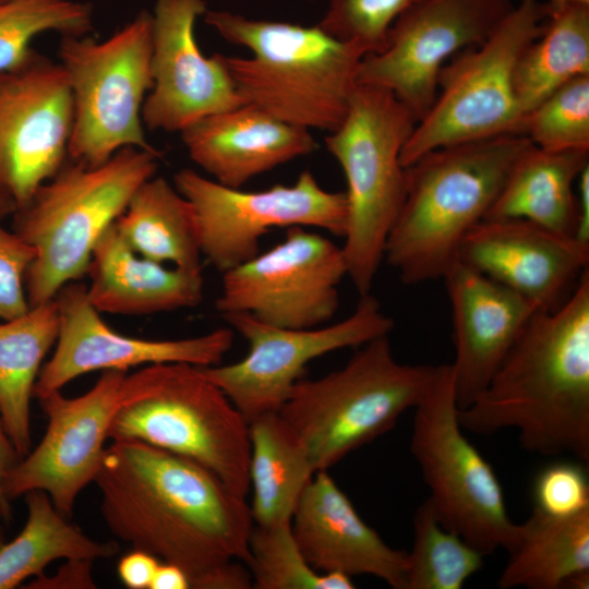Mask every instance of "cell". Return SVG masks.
I'll list each match as a JSON object with an SVG mask.
<instances>
[{
  "label": "cell",
  "mask_w": 589,
  "mask_h": 589,
  "mask_svg": "<svg viewBox=\"0 0 589 589\" xmlns=\"http://www.w3.org/2000/svg\"><path fill=\"white\" fill-rule=\"evenodd\" d=\"M27 519L21 532L0 546V589H14L38 577L51 562L106 560L119 552L116 542H98L68 522L43 490L25 494Z\"/></svg>",
  "instance_id": "cell-30"
},
{
  "label": "cell",
  "mask_w": 589,
  "mask_h": 589,
  "mask_svg": "<svg viewBox=\"0 0 589 589\" xmlns=\"http://www.w3.org/2000/svg\"><path fill=\"white\" fill-rule=\"evenodd\" d=\"M578 224L575 239L589 245V165L577 179Z\"/></svg>",
  "instance_id": "cell-41"
},
{
  "label": "cell",
  "mask_w": 589,
  "mask_h": 589,
  "mask_svg": "<svg viewBox=\"0 0 589 589\" xmlns=\"http://www.w3.org/2000/svg\"><path fill=\"white\" fill-rule=\"evenodd\" d=\"M256 589H352L351 577L341 573H320L303 556L290 522L253 525L245 564Z\"/></svg>",
  "instance_id": "cell-34"
},
{
  "label": "cell",
  "mask_w": 589,
  "mask_h": 589,
  "mask_svg": "<svg viewBox=\"0 0 589 589\" xmlns=\"http://www.w3.org/2000/svg\"><path fill=\"white\" fill-rule=\"evenodd\" d=\"M94 28L89 2L77 0H7L0 2V72L26 62L40 34L85 36Z\"/></svg>",
  "instance_id": "cell-33"
},
{
  "label": "cell",
  "mask_w": 589,
  "mask_h": 589,
  "mask_svg": "<svg viewBox=\"0 0 589 589\" xmlns=\"http://www.w3.org/2000/svg\"><path fill=\"white\" fill-rule=\"evenodd\" d=\"M205 0H156L151 13L153 86L142 108L144 127L181 132L197 120L244 104L223 55L205 56L195 23Z\"/></svg>",
  "instance_id": "cell-19"
},
{
  "label": "cell",
  "mask_w": 589,
  "mask_h": 589,
  "mask_svg": "<svg viewBox=\"0 0 589 589\" xmlns=\"http://www.w3.org/2000/svg\"><path fill=\"white\" fill-rule=\"evenodd\" d=\"M249 441L254 525L290 522L304 488L316 472L304 445L279 412L251 420Z\"/></svg>",
  "instance_id": "cell-27"
},
{
  "label": "cell",
  "mask_w": 589,
  "mask_h": 589,
  "mask_svg": "<svg viewBox=\"0 0 589 589\" xmlns=\"http://www.w3.org/2000/svg\"><path fill=\"white\" fill-rule=\"evenodd\" d=\"M458 410L452 365L441 364L414 407L410 449L440 522L486 556L509 548L517 524L492 466L465 436Z\"/></svg>",
  "instance_id": "cell-11"
},
{
  "label": "cell",
  "mask_w": 589,
  "mask_h": 589,
  "mask_svg": "<svg viewBox=\"0 0 589 589\" xmlns=\"http://www.w3.org/2000/svg\"><path fill=\"white\" fill-rule=\"evenodd\" d=\"M151 12L141 11L110 37L63 36L59 46L72 93L69 157L98 166L125 147L156 149L146 139L144 100L153 86Z\"/></svg>",
  "instance_id": "cell-10"
},
{
  "label": "cell",
  "mask_w": 589,
  "mask_h": 589,
  "mask_svg": "<svg viewBox=\"0 0 589 589\" xmlns=\"http://www.w3.org/2000/svg\"><path fill=\"white\" fill-rule=\"evenodd\" d=\"M581 75H589V4L570 3L549 12L518 60L514 84L524 115Z\"/></svg>",
  "instance_id": "cell-31"
},
{
  "label": "cell",
  "mask_w": 589,
  "mask_h": 589,
  "mask_svg": "<svg viewBox=\"0 0 589 589\" xmlns=\"http://www.w3.org/2000/svg\"><path fill=\"white\" fill-rule=\"evenodd\" d=\"M585 465L558 461L540 470L532 485L534 507L557 517L589 509V478Z\"/></svg>",
  "instance_id": "cell-37"
},
{
  "label": "cell",
  "mask_w": 589,
  "mask_h": 589,
  "mask_svg": "<svg viewBox=\"0 0 589 589\" xmlns=\"http://www.w3.org/2000/svg\"><path fill=\"white\" fill-rule=\"evenodd\" d=\"M137 254L187 271H202L199 231L190 202L163 177L142 183L115 223Z\"/></svg>",
  "instance_id": "cell-29"
},
{
  "label": "cell",
  "mask_w": 589,
  "mask_h": 589,
  "mask_svg": "<svg viewBox=\"0 0 589 589\" xmlns=\"http://www.w3.org/2000/svg\"><path fill=\"white\" fill-rule=\"evenodd\" d=\"M293 537L313 569L370 575L405 589L407 552L390 548L358 514L327 470L304 488L291 517Z\"/></svg>",
  "instance_id": "cell-22"
},
{
  "label": "cell",
  "mask_w": 589,
  "mask_h": 589,
  "mask_svg": "<svg viewBox=\"0 0 589 589\" xmlns=\"http://www.w3.org/2000/svg\"><path fill=\"white\" fill-rule=\"evenodd\" d=\"M508 561L497 586L502 589H558L589 572V509L557 517L533 506L517 524Z\"/></svg>",
  "instance_id": "cell-26"
},
{
  "label": "cell",
  "mask_w": 589,
  "mask_h": 589,
  "mask_svg": "<svg viewBox=\"0 0 589 589\" xmlns=\"http://www.w3.org/2000/svg\"><path fill=\"white\" fill-rule=\"evenodd\" d=\"M524 134L433 149L406 168L407 191L388 235L384 260L406 285L443 279L460 244L483 220L520 154Z\"/></svg>",
  "instance_id": "cell-4"
},
{
  "label": "cell",
  "mask_w": 589,
  "mask_h": 589,
  "mask_svg": "<svg viewBox=\"0 0 589 589\" xmlns=\"http://www.w3.org/2000/svg\"><path fill=\"white\" fill-rule=\"evenodd\" d=\"M452 306L458 408L486 387L531 316L534 303L458 261L444 276Z\"/></svg>",
  "instance_id": "cell-21"
},
{
  "label": "cell",
  "mask_w": 589,
  "mask_h": 589,
  "mask_svg": "<svg viewBox=\"0 0 589 589\" xmlns=\"http://www.w3.org/2000/svg\"><path fill=\"white\" fill-rule=\"evenodd\" d=\"M223 274L215 308L221 315L247 313L284 328H313L339 306L338 286L347 275L341 247L304 227Z\"/></svg>",
  "instance_id": "cell-14"
},
{
  "label": "cell",
  "mask_w": 589,
  "mask_h": 589,
  "mask_svg": "<svg viewBox=\"0 0 589 589\" xmlns=\"http://www.w3.org/2000/svg\"><path fill=\"white\" fill-rule=\"evenodd\" d=\"M588 165L587 151L554 152L529 145L510 168L485 218L524 219L575 238L578 207L574 188Z\"/></svg>",
  "instance_id": "cell-25"
},
{
  "label": "cell",
  "mask_w": 589,
  "mask_h": 589,
  "mask_svg": "<svg viewBox=\"0 0 589 589\" xmlns=\"http://www.w3.org/2000/svg\"><path fill=\"white\" fill-rule=\"evenodd\" d=\"M108 438L136 440L185 457L241 497L250 491L249 423L201 366L156 363L125 374Z\"/></svg>",
  "instance_id": "cell-6"
},
{
  "label": "cell",
  "mask_w": 589,
  "mask_h": 589,
  "mask_svg": "<svg viewBox=\"0 0 589 589\" xmlns=\"http://www.w3.org/2000/svg\"><path fill=\"white\" fill-rule=\"evenodd\" d=\"M189 157L213 180L241 188L316 149L311 131L250 104L204 117L180 132Z\"/></svg>",
  "instance_id": "cell-23"
},
{
  "label": "cell",
  "mask_w": 589,
  "mask_h": 589,
  "mask_svg": "<svg viewBox=\"0 0 589 589\" xmlns=\"http://www.w3.org/2000/svg\"><path fill=\"white\" fill-rule=\"evenodd\" d=\"M416 118L389 91L358 84L340 124L325 137L347 183V225L341 247L347 276L370 293L388 235L402 207L406 168L401 152Z\"/></svg>",
  "instance_id": "cell-8"
},
{
  "label": "cell",
  "mask_w": 589,
  "mask_h": 589,
  "mask_svg": "<svg viewBox=\"0 0 589 589\" xmlns=\"http://www.w3.org/2000/svg\"><path fill=\"white\" fill-rule=\"evenodd\" d=\"M420 0H330L316 24L335 38L359 47L365 56L386 44L394 21Z\"/></svg>",
  "instance_id": "cell-36"
},
{
  "label": "cell",
  "mask_w": 589,
  "mask_h": 589,
  "mask_svg": "<svg viewBox=\"0 0 589 589\" xmlns=\"http://www.w3.org/2000/svg\"><path fill=\"white\" fill-rule=\"evenodd\" d=\"M34 250L14 231L0 225V318H15L28 309L25 289L27 269Z\"/></svg>",
  "instance_id": "cell-38"
},
{
  "label": "cell",
  "mask_w": 589,
  "mask_h": 589,
  "mask_svg": "<svg viewBox=\"0 0 589 589\" xmlns=\"http://www.w3.org/2000/svg\"><path fill=\"white\" fill-rule=\"evenodd\" d=\"M173 184L193 208L202 255L220 273L255 256L261 238L274 228L315 227L345 236V193L325 190L310 170L290 185L261 191L226 187L187 168Z\"/></svg>",
  "instance_id": "cell-12"
},
{
  "label": "cell",
  "mask_w": 589,
  "mask_h": 589,
  "mask_svg": "<svg viewBox=\"0 0 589 589\" xmlns=\"http://www.w3.org/2000/svg\"><path fill=\"white\" fill-rule=\"evenodd\" d=\"M570 3H584L589 4V0H549L546 3L548 10L553 11L556 10L563 5L570 4Z\"/></svg>",
  "instance_id": "cell-46"
},
{
  "label": "cell",
  "mask_w": 589,
  "mask_h": 589,
  "mask_svg": "<svg viewBox=\"0 0 589 589\" xmlns=\"http://www.w3.org/2000/svg\"><path fill=\"white\" fill-rule=\"evenodd\" d=\"M3 1H7V0H0V2H3Z\"/></svg>",
  "instance_id": "cell-47"
},
{
  "label": "cell",
  "mask_w": 589,
  "mask_h": 589,
  "mask_svg": "<svg viewBox=\"0 0 589 589\" xmlns=\"http://www.w3.org/2000/svg\"><path fill=\"white\" fill-rule=\"evenodd\" d=\"M56 299L0 323V417L17 454L31 450V399L43 360L56 344Z\"/></svg>",
  "instance_id": "cell-28"
},
{
  "label": "cell",
  "mask_w": 589,
  "mask_h": 589,
  "mask_svg": "<svg viewBox=\"0 0 589 589\" xmlns=\"http://www.w3.org/2000/svg\"><path fill=\"white\" fill-rule=\"evenodd\" d=\"M21 458L9 440L0 417V491L2 494L3 478Z\"/></svg>",
  "instance_id": "cell-43"
},
{
  "label": "cell",
  "mask_w": 589,
  "mask_h": 589,
  "mask_svg": "<svg viewBox=\"0 0 589 589\" xmlns=\"http://www.w3.org/2000/svg\"><path fill=\"white\" fill-rule=\"evenodd\" d=\"M513 8L510 0H420L394 21L385 46L362 58L358 84L392 92L418 122L444 64L484 41Z\"/></svg>",
  "instance_id": "cell-15"
},
{
  "label": "cell",
  "mask_w": 589,
  "mask_h": 589,
  "mask_svg": "<svg viewBox=\"0 0 589 589\" xmlns=\"http://www.w3.org/2000/svg\"><path fill=\"white\" fill-rule=\"evenodd\" d=\"M438 372L440 365L398 362L388 335L380 336L362 345L341 369L300 378L278 412L304 445L315 471L328 470L392 430L425 397Z\"/></svg>",
  "instance_id": "cell-7"
},
{
  "label": "cell",
  "mask_w": 589,
  "mask_h": 589,
  "mask_svg": "<svg viewBox=\"0 0 589 589\" xmlns=\"http://www.w3.org/2000/svg\"><path fill=\"white\" fill-rule=\"evenodd\" d=\"M159 151L125 147L98 166L72 160L13 214V231L34 250L25 277L29 306L53 300L87 273L103 233L154 177Z\"/></svg>",
  "instance_id": "cell-5"
},
{
  "label": "cell",
  "mask_w": 589,
  "mask_h": 589,
  "mask_svg": "<svg viewBox=\"0 0 589 589\" xmlns=\"http://www.w3.org/2000/svg\"><path fill=\"white\" fill-rule=\"evenodd\" d=\"M86 296L100 313L146 315L194 308L203 299L202 271H187L133 251L111 225L95 245Z\"/></svg>",
  "instance_id": "cell-24"
},
{
  "label": "cell",
  "mask_w": 589,
  "mask_h": 589,
  "mask_svg": "<svg viewBox=\"0 0 589 589\" xmlns=\"http://www.w3.org/2000/svg\"><path fill=\"white\" fill-rule=\"evenodd\" d=\"M10 502L4 497L0 491V546L4 543L2 521L10 518Z\"/></svg>",
  "instance_id": "cell-45"
},
{
  "label": "cell",
  "mask_w": 589,
  "mask_h": 589,
  "mask_svg": "<svg viewBox=\"0 0 589 589\" xmlns=\"http://www.w3.org/2000/svg\"><path fill=\"white\" fill-rule=\"evenodd\" d=\"M190 580L179 566L161 562L157 567L149 589H189Z\"/></svg>",
  "instance_id": "cell-42"
},
{
  "label": "cell",
  "mask_w": 589,
  "mask_h": 589,
  "mask_svg": "<svg viewBox=\"0 0 589 589\" xmlns=\"http://www.w3.org/2000/svg\"><path fill=\"white\" fill-rule=\"evenodd\" d=\"M248 342L238 362L201 366L245 418L278 412L312 360L348 347H360L389 335L394 321L376 298L360 296L353 312L330 325L284 328L263 323L247 313L221 315Z\"/></svg>",
  "instance_id": "cell-13"
},
{
  "label": "cell",
  "mask_w": 589,
  "mask_h": 589,
  "mask_svg": "<svg viewBox=\"0 0 589 589\" xmlns=\"http://www.w3.org/2000/svg\"><path fill=\"white\" fill-rule=\"evenodd\" d=\"M159 564L153 554L133 549L119 561L118 575L130 589H149Z\"/></svg>",
  "instance_id": "cell-40"
},
{
  "label": "cell",
  "mask_w": 589,
  "mask_h": 589,
  "mask_svg": "<svg viewBox=\"0 0 589 589\" xmlns=\"http://www.w3.org/2000/svg\"><path fill=\"white\" fill-rule=\"evenodd\" d=\"M548 15L546 3L520 0L484 41L444 64L436 97L402 148L405 168L440 147L522 134L525 115L515 92V71Z\"/></svg>",
  "instance_id": "cell-9"
},
{
  "label": "cell",
  "mask_w": 589,
  "mask_h": 589,
  "mask_svg": "<svg viewBox=\"0 0 589 589\" xmlns=\"http://www.w3.org/2000/svg\"><path fill=\"white\" fill-rule=\"evenodd\" d=\"M125 374L103 371L81 396L70 398L57 390L38 399L48 419L46 432L3 478L2 492L9 502L32 490H43L62 515H72L80 492L94 482L100 468Z\"/></svg>",
  "instance_id": "cell-17"
},
{
  "label": "cell",
  "mask_w": 589,
  "mask_h": 589,
  "mask_svg": "<svg viewBox=\"0 0 589 589\" xmlns=\"http://www.w3.org/2000/svg\"><path fill=\"white\" fill-rule=\"evenodd\" d=\"M204 22L249 57L224 63L244 104L308 130L332 132L342 121L365 53L317 25L250 19L207 10Z\"/></svg>",
  "instance_id": "cell-3"
},
{
  "label": "cell",
  "mask_w": 589,
  "mask_h": 589,
  "mask_svg": "<svg viewBox=\"0 0 589 589\" xmlns=\"http://www.w3.org/2000/svg\"><path fill=\"white\" fill-rule=\"evenodd\" d=\"M17 209L16 203L0 181V225L1 221Z\"/></svg>",
  "instance_id": "cell-44"
},
{
  "label": "cell",
  "mask_w": 589,
  "mask_h": 589,
  "mask_svg": "<svg viewBox=\"0 0 589 589\" xmlns=\"http://www.w3.org/2000/svg\"><path fill=\"white\" fill-rule=\"evenodd\" d=\"M522 134L542 149L589 152V75L570 80L524 118Z\"/></svg>",
  "instance_id": "cell-35"
},
{
  "label": "cell",
  "mask_w": 589,
  "mask_h": 589,
  "mask_svg": "<svg viewBox=\"0 0 589 589\" xmlns=\"http://www.w3.org/2000/svg\"><path fill=\"white\" fill-rule=\"evenodd\" d=\"M458 419L466 431L515 429L529 452L589 462V272L562 308L531 316Z\"/></svg>",
  "instance_id": "cell-2"
},
{
  "label": "cell",
  "mask_w": 589,
  "mask_h": 589,
  "mask_svg": "<svg viewBox=\"0 0 589 589\" xmlns=\"http://www.w3.org/2000/svg\"><path fill=\"white\" fill-rule=\"evenodd\" d=\"M484 555L445 528L426 498L413 515L405 589H461L483 566Z\"/></svg>",
  "instance_id": "cell-32"
},
{
  "label": "cell",
  "mask_w": 589,
  "mask_h": 589,
  "mask_svg": "<svg viewBox=\"0 0 589 589\" xmlns=\"http://www.w3.org/2000/svg\"><path fill=\"white\" fill-rule=\"evenodd\" d=\"M91 560H67L52 576L35 577L27 588L36 589H91L96 588Z\"/></svg>",
  "instance_id": "cell-39"
},
{
  "label": "cell",
  "mask_w": 589,
  "mask_h": 589,
  "mask_svg": "<svg viewBox=\"0 0 589 589\" xmlns=\"http://www.w3.org/2000/svg\"><path fill=\"white\" fill-rule=\"evenodd\" d=\"M94 482L111 533L179 566L191 588H252L241 564L254 525L250 506L211 470L136 440H116Z\"/></svg>",
  "instance_id": "cell-1"
},
{
  "label": "cell",
  "mask_w": 589,
  "mask_h": 589,
  "mask_svg": "<svg viewBox=\"0 0 589 589\" xmlns=\"http://www.w3.org/2000/svg\"><path fill=\"white\" fill-rule=\"evenodd\" d=\"M59 332L51 358L41 366L33 397L61 390L72 380L94 371L119 370L156 363L183 362L212 366L233 345L231 328H217L195 337L144 339L111 328L86 296V287L70 283L56 296Z\"/></svg>",
  "instance_id": "cell-18"
},
{
  "label": "cell",
  "mask_w": 589,
  "mask_h": 589,
  "mask_svg": "<svg viewBox=\"0 0 589 589\" xmlns=\"http://www.w3.org/2000/svg\"><path fill=\"white\" fill-rule=\"evenodd\" d=\"M458 259L546 312L562 308L589 272L588 244L524 219L481 220Z\"/></svg>",
  "instance_id": "cell-20"
},
{
  "label": "cell",
  "mask_w": 589,
  "mask_h": 589,
  "mask_svg": "<svg viewBox=\"0 0 589 589\" xmlns=\"http://www.w3.org/2000/svg\"><path fill=\"white\" fill-rule=\"evenodd\" d=\"M73 98L60 63L36 50L0 72V181L17 208L65 164Z\"/></svg>",
  "instance_id": "cell-16"
}]
</instances>
